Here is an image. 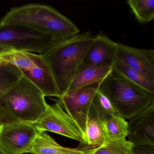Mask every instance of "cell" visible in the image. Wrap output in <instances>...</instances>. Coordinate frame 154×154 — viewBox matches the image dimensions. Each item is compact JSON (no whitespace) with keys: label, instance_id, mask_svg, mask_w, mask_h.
I'll return each mask as SVG.
<instances>
[{"label":"cell","instance_id":"6da1fadb","mask_svg":"<svg viewBox=\"0 0 154 154\" xmlns=\"http://www.w3.org/2000/svg\"><path fill=\"white\" fill-rule=\"evenodd\" d=\"M93 38L90 31L79 33L65 40L55 42L40 54L50 69L59 97L67 91Z\"/></svg>","mask_w":154,"mask_h":154},{"label":"cell","instance_id":"7a4b0ae2","mask_svg":"<svg viewBox=\"0 0 154 154\" xmlns=\"http://www.w3.org/2000/svg\"><path fill=\"white\" fill-rule=\"evenodd\" d=\"M1 25L25 27L63 41L80 33L69 19L51 6L30 3L11 8L1 20Z\"/></svg>","mask_w":154,"mask_h":154},{"label":"cell","instance_id":"3957f363","mask_svg":"<svg viewBox=\"0 0 154 154\" xmlns=\"http://www.w3.org/2000/svg\"><path fill=\"white\" fill-rule=\"evenodd\" d=\"M45 97L35 85L22 76L0 98V111L6 124L36 121L46 109L48 103Z\"/></svg>","mask_w":154,"mask_h":154},{"label":"cell","instance_id":"277c9868","mask_svg":"<svg viewBox=\"0 0 154 154\" xmlns=\"http://www.w3.org/2000/svg\"><path fill=\"white\" fill-rule=\"evenodd\" d=\"M100 88L118 114L125 119L133 118L154 103V94L132 82L113 67L103 81Z\"/></svg>","mask_w":154,"mask_h":154},{"label":"cell","instance_id":"5b68a950","mask_svg":"<svg viewBox=\"0 0 154 154\" xmlns=\"http://www.w3.org/2000/svg\"><path fill=\"white\" fill-rule=\"evenodd\" d=\"M54 42L52 37L28 28L0 24V53L17 51L40 54Z\"/></svg>","mask_w":154,"mask_h":154},{"label":"cell","instance_id":"8992f818","mask_svg":"<svg viewBox=\"0 0 154 154\" xmlns=\"http://www.w3.org/2000/svg\"><path fill=\"white\" fill-rule=\"evenodd\" d=\"M32 123L39 132L50 131L86 144L84 135L78 125L57 102L48 104L44 113Z\"/></svg>","mask_w":154,"mask_h":154},{"label":"cell","instance_id":"52a82bcc","mask_svg":"<svg viewBox=\"0 0 154 154\" xmlns=\"http://www.w3.org/2000/svg\"><path fill=\"white\" fill-rule=\"evenodd\" d=\"M103 80L66 92L56 100L75 122L84 135L93 100Z\"/></svg>","mask_w":154,"mask_h":154},{"label":"cell","instance_id":"ba28073f","mask_svg":"<svg viewBox=\"0 0 154 154\" xmlns=\"http://www.w3.org/2000/svg\"><path fill=\"white\" fill-rule=\"evenodd\" d=\"M39 131L29 122H17L0 127V147L8 154H28Z\"/></svg>","mask_w":154,"mask_h":154},{"label":"cell","instance_id":"9c48e42d","mask_svg":"<svg viewBox=\"0 0 154 154\" xmlns=\"http://www.w3.org/2000/svg\"><path fill=\"white\" fill-rule=\"evenodd\" d=\"M117 42L112 41L103 33H99L94 36L91 45L79 70L90 66L113 67L117 61Z\"/></svg>","mask_w":154,"mask_h":154},{"label":"cell","instance_id":"30bf717a","mask_svg":"<svg viewBox=\"0 0 154 154\" xmlns=\"http://www.w3.org/2000/svg\"><path fill=\"white\" fill-rule=\"evenodd\" d=\"M117 60L154 81V50L140 49L117 42Z\"/></svg>","mask_w":154,"mask_h":154},{"label":"cell","instance_id":"8fae6325","mask_svg":"<svg viewBox=\"0 0 154 154\" xmlns=\"http://www.w3.org/2000/svg\"><path fill=\"white\" fill-rule=\"evenodd\" d=\"M129 140L134 145H154V103L128 122Z\"/></svg>","mask_w":154,"mask_h":154},{"label":"cell","instance_id":"7c38bea8","mask_svg":"<svg viewBox=\"0 0 154 154\" xmlns=\"http://www.w3.org/2000/svg\"><path fill=\"white\" fill-rule=\"evenodd\" d=\"M100 146L80 143L76 148L66 147L59 145L49 134L44 131L37 136L28 154H93Z\"/></svg>","mask_w":154,"mask_h":154},{"label":"cell","instance_id":"4fadbf2b","mask_svg":"<svg viewBox=\"0 0 154 154\" xmlns=\"http://www.w3.org/2000/svg\"><path fill=\"white\" fill-rule=\"evenodd\" d=\"M22 75L35 85L45 97H59L50 69L41 55L38 54L35 66Z\"/></svg>","mask_w":154,"mask_h":154},{"label":"cell","instance_id":"5bb4252c","mask_svg":"<svg viewBox=\"0 0 154 154\" xmlns=\"http://www.w3.org/2000/svg\"><path fill=\"white\" fill-rule=\"evenodd\" d=\"M113 67L108 66H90L79 70L66 92L103 80L110 73Z\"/></svg>","mask_w":154,"mask_h":154},{"label":"cell","instance_id":"9a60e30c","mask_svg":"<svg viewBox=\"0 0 154 154\" xmlns=\"http://www.w3.org/2000/svg\"><path fill=\"white\" fill-rule=\"evenodd\" d=\"M84 137L86 144L90 146H101L106 142L102 121L91 106L86 122Z\"/></svg>","mask_w":154,"mask_h":154},{"label":"cell","instance_id":"2e32d148","mask_svg":"<svg viewBox=\"0 0 154 154\" xmlns=\"http://www.w3.org/2000/svg\"><path fill=\"white\" fill-rule=\"evenodd\" d=\"M38 57V54L21 51H7L0 53V62L14 66L23 73L28 72L35 66Z\"/></svg>","mask_w":154,"mask_h":154},{"label":"cell","instance_id":"e0dca14e","mask_svg":"<svg viewBox=\"0 0 154 154\" xmlns=\"http://www.w3.org/2000/svg\"><path fill=\"white\" fill-rule=\"evenodd\" d=\"M23 76L21 71L14 66L1 63L0 66V98L15 85ZM6 124L0 111V127Z\"/></svg>","mask_w":154,"mask_h":154},{"label":"cell","instance_id":"ac0fdd59","mask_svg":"<svg viewBox=\"0 0 154 154\" xmlns=\"http://www.w3.org/2000/svg\"><path fill=\"white\" fill-rule=\"evenodd\" d=\"M106 137V142L111 140H122L128 137V122L120 115L112 116L102 122Z\"/></svg>","mask_w":154,"mask_h":154},{"label":"cell","instance_id":"d6986e66","mask_svg":"<svg viewBox=\"0 0 154 154\" xmlns=\"http://www.w3.org/2000/svg\"><path fill=\"white\" fill-rule=\"evenodd\" d=\"M113 68L132 82L142 87L150 93L154 94V81L138 71L117 60Z\"/></svg>","mask_w":154,"mask_h":154},{"label":"cell","instance_id":"ffe728a7","mask_svg":"<svg viewBox=\"0 0 154 154\" xmlns=\"http://www.w3.org/2000/svg\"><path fill=\"white\" fill-rule=\"evenodd\" d=\"M137 20L141 24L154 19V0H128L127 2Z\"/></svg>","mask_w":154,"mask_h":154},{"label":"cell","instance_id":"44dd1931","mask_svg":"<svg viewBox=\"0 0 154 154\" xmlns=\"http://www.w3.org/2000/svg\"><path fill=\"white\" fill-rule=\"evenodd\" d=\"M91 107L97 112L102 122L119 114L116 108L100 87L95 94Z\"/></svg>","mask_w":154,"mask_h":154},{"label":"cell","instance_id":"7402d4cb","mask_svg":"<svg viewBox=\"0 0 154 154\" xmlns=\"http://www.w3.org/2000/svg\"><path fill=\"white\" fill-rule=\"evenodd\" d=\"M134 144L127 140H111L105 142L93 154H135Z\"/></svg>","mask_w":154,"mask_h":154},{"label":"cell","instance_id":"603a6c76","mask_svg":"<svg viewBox=\"0 0 154 154\" xmlns=\"http://www.w3.org/2000/svg\"><path fill=\"white\" fill-rule=\"evenodd\" d=\"M133 150L135 154H154V145L134 144Z\"/></svg>","mask_w":154,"mask_h":154},{"label":"cell","instance_id":"cb8c5ba5","mask_svg":"<svg viewBox=\"0 0 154 154\" xmlns=\"http://www.w3.org/2000/svg\"><path fill=\"white\" fill-rule=\"evenodd\" d=\"M0 154H8L2 148L0 147Z\"/></svg>","mask_w":154,"mask_h":154},{"label":"cell","instance_id":"d4e9b609","mask_svg":"<svg viewBox=\"0 0 154 154\" xmlns=\"http://www.w3.org/2000/svg\"><path fill=\"white\" fill-rule=\"evenodd\" d=\"M1 65V62H0V66Z\"/></svg>","mask_w":154,"mask_h":154}]
</instances>
